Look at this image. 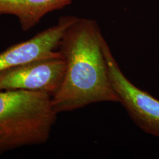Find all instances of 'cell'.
<instances>
[{"label": "cell", "instance_id": "1", "mask_svg": "<svg viewBox=\"0 0 159 159\" xmlns=\"http://www.w3.org/2000/svg\"><path fill=\"white\" fill-rule=\"evenodd\" d=\"M107 46L95 20L77 17L66 30L58 48L66 63L65 74L52 97L57 114L98 102H119L108 74Z\"/></svg>", "mask_w": 159, "mask_h": 159}, {"label": "cell", "instance_id": "2", "mask_svg": "<svg viewBox=\"0 0 159 159\" xmlns=\"http://www.w3.org/2000/svg\"><path fill=\"white\" fill-rule=\"evenodd\" d=\"M57 115L47 93L0 91V154L46 143Z\"/></svg>", "mask_w": 159, "mask_h": 159}, {"label": "cell", "instance_id": "3", "mask_svg": "<svg viewBox=\"0 0 159 159\" xmlns=\"http://www.w3.org/2000/svg\"><path fill=\"white\" fill-rule=\"evenodd\" d=\"M108 74L120 103L134 124L159 138V100L134 85L123 73L109 46L106 50Z\"/></svg>", "mask_w": 159, "mask_h": 159}, {"label": "cell", "instance_id": "4", "mask_svg": "<svg viewBox=\"0 0 159 159\" xmlns=\"http://www.w3.org/2000/svg\"><path fill=\"white\" fill-rule=\"evenodd\" d=\"M65 71L62 56L20 64L0 72V91H40L52 97L62 84Z\"/></svg>", "mask_w": 159, "mask_h": 159}, {"label": "cell", "instance_id": "5", "mask_svg": "<svg viewBox=\"0 0 159 159\" xmlns=\"http://www.w3.org/2000/svg\"><path fill=\"white\" fill-rule=\"evenodd\" d=\"M77 18L73 16L61 17L55 25L1 52L0 72L31 61L61 57L58 51L60 41L66 30Z\"/></svg>", "mask_w": 159, "mask_h": 159}, {"label": "cell", "instance_id": "6", "mask_svg": "<svg viewBox=\"0 0 159 159\" xmlns=\"http://www.w3.org/2000/svg\"><path fill=\"white\" fill-rule=\"evenodd\" d=\"M73 0H0V16L17 17L24 31L38 24L50 12L70 5Z\"/></svg>", "mask_w": 159, "mask_h": 159}]
</instances>
